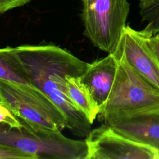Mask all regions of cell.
I'll return each mask as SVG.
<instances>
[{
    "label": "cell",
    "instance_id": "obj_17",
    "mask_svg": "<svg viewBox=\"0 0 159 159\" xmlns=\"http://www.w3.org/2000/svg\"><path fill=\"white\" fill-rule=\"evenodd\" d=\"M140 1H145V0H140Z\"/></svg>",
    "mask_w": 159,
    "mask_h": 159
},
{
    "label": "cell",
    "instance_id": "obj_14",
    "mask_svg": "<svg viewBox=\"0 0 159 159\" xmlns=\"http://www.w3.org/2000/svg\"><path fill=\"white\" fill-rule=\"evenodd\" d=\"M0 124H6L11 127L21 129L22 125L12 112L9 107L0 100Z\"/></svg>",
    "mask_w": 159,
    "mask_h": 159
},
{
    "label": "cell",
    "instance_id": "obj_13",
    "mask_svg": "<svg viewBox=\"0 0 159 159\" xmlns=\"http://www.w3.org/2000/svg\"><path fill=\"white\" fill-rule=\"evenodd\" d=\"M0 159H37L30 153L0 143Z\"/></svg>",
    "mask_w": 159,
    "mask_h": 159
},
{
    "label": "cell",
    "instance_id": "obj_11",
    "mask_svg": "<svg viewBox=\"0 0 159 159\" xmlns=\"http://www.w3.org/2000/svg\"><path fill=\"white\" fill-rule=\"evenodd\" d=\"M0 80L32 84L15 48H0Z\"/></svg>",
    "mask_w": 159,
    "mask_h": 159
},
{
    "label": "cell",
    "instance_id": "obj_10",
    "mask_svg": "<svg viewBox=\"0 0 159 159\" xmlns=\"http://www.w3.org/2000/svg\"><path fill=\"white\" fill-rule=\"evenodd\" d=\"M65 91L71 102L92 124L98 115L99 107L80 76L66 75L65 77Z\"/></svg>",
    "mask_w": 159,
    "mask_h": 159
},
{
    "label": "cell",
    "instance_id": "obj_1",
    "mask_svg": "<svg viewBox=\"0 0 159 159\" xmlns=\"http://www.w3.org/2000/svg\"><path fill=\"white\" fill-rule=\"evenodd\" d=\"M14 48L31 83L65 114L66 128L72 134L86 138L91 130V124L66 96L65 77L66 75L80 76L88 63L54 45H21Z\"/></svg>",
    "mask_w": 159,
    "mask_h": 159
},
{
    "label": "cell",
    "instance_id": "obj_16",
    "mask_svg": "<svg viewBox=\"0 0 159 159\" xmlns=\"http://www.w3.org/2000/svg\"><path fill=\"white\" fill-rule=\"evenodd\" d=\"M148 43L159 63V32L150 36L148 39Z\"/></svg>",
    "mask_w": 159,
    "mask_h": 159
},
{
    "label": "cell",
    "instance_id": "obj_8",
    "mask_svg": "<svg viewBox=\"0 0 159 159\" xmlns=\"http://www.w3.org/2000/svg\"><path fill=\"white\" fill-rule=\"evenodd\" d=\"M117 64L116 55L109 53L103 58L88 63L80 76L99 109L108 98L115 80Z\"/></svg>",
    "mask_w": 159,
    "mask_h": 159
},
{
    "label": "cell",
    "instance_id": "obj_5",
    "mask_svg": "<svg viewBox=\"0 0 159 159\" xmlns=\"http://www.w3.org/2000/svg\"><path fill=\"white\" fill-rule=\"evenodd\" d=\"M84 34L109 53L118 50L130 11L127 0H81Z\"/></svg>",
    "mask_w": 159,
    "mask_h": 159
},
{
    "label": "cell",
    "instance_id": "obj_4",
    "mask_svg": "<svg viewBox=\"0 0 159 159\" xmlns=\"http://www.w3.org/2000/svg\"><path fill=\"white\" fill-rule=\"evenodd\" d=\"M0 100L18 119L55 130L66 128L63 112L33 84L0 80Z\"/></svg>",
    "mask_w": 159,
    "mask_h": 159
},
{
    "label": "cell",
    "instance_id": "obj_7",
    "mask_svg": "<svg viewBox=\"0 0 159 159\" xmlns=\"http://www.w3.org/2000/svg\"><path fill=\"white\" fill-rule=\"evenodd\" d=\"M152 35L145 29L137 30L126 25L114 54L122 55L137 73L159 89V63L148 43Z\"/></svg>",
    "mask_w": 159,
    "mask_h": 159
},
{
    "label": "cell",
    "instance_id": "obj_6",
    "mask_svg": "<svg viewBox=\"0 0 159 159\" xmlns=\"http://www.w3.org/2000/svg\"><path fill=\"white\" fill-rule=\"evenodd\" d=\"M86 159H159L157 149L134 141L102 124L85 138Z\"/></svg>",
    "mask_w": 159,
    "mask_h": 159
},
{
    "label": "cell",
    "instance_id": "obj_12",
    "mask_svg": "<svg viewBox=\"0 0 159 159\" xmlns=\"http://www.w3.org/2000/svg\"><path fill=\"white\" fill-rule=\"evenodd\" d=\"M142 21L147 23L145 29L155 35L159 32V0L140 1Z\"/></svg>",
    "mask_w": 159,
    "mask_h": 159
},
{
    "label": "cell",
    "instance_id": "obj_2",
    "mask_svg": "<svg viewBox=\"0 0 159 159\" xmlns=\"http://www.w3.org/2000/svg\"><path fill=\"white\" fill-rule=\"evenodd\" d=\"M116 55L118 64L115 80L98 115L99 120L107 125L126 117L159 110V89L137 73L122 55Z\"/></svg>",
    "mask_w": 159,
    "mask_h": 159
},
{
    "label": "cell",
    "instance_id": "obj_15",
    "mask_svg": "<svg viewBox=\"0 0 159 159\" xmlns=\"http://www.w3.org/2000/svg\"><path fill=\"white\" fill-rule=\"evenodd\" d=\"M31 0H0V14L13 9L23 6Z\"/></svg>",
    "mask_w": 159,
    "mask_h": 159
},
{
    "label": "cell",
    "instance_id": "obj_9",
    "mask_svg": "<svg viewBox=\"0 0 159 159\" xmlns=\"http://www.w3.org/2000/svg\"><path fill=\"white\" fill-rule=\"evenodd\" d=\"M109 126L120 134L159 152V110L126 117Z\"/></svg>",
    "mask_w": 159,
    "mask_h": 159
},
{
    "label": "cell",
    "instance_id": "obj_3",
    "mask_svg": "<svg viewBox=\"0 0 159 159\" xmlns=\"http://www.w3.org/2000/svg\"><path fill=\"white\" fill-rule=\"evenodd\" d=\"M18 119L22 125L21 129L0 124V143L32 154L37 159H86L85 140L71 139L60 130Z\"/></svg>",
    "mask_w": 159,
    "mask_h": 159
}]
</instances>
